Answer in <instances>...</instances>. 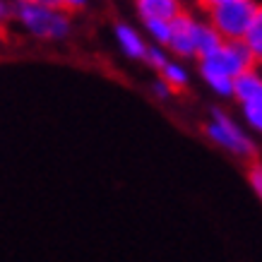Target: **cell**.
Segmentation results:
<instances>
[{
	"instance_id": "obj_1",
	"label": "cell",
	"mask_w": 262,
	"mask_h": 262,
	"mask_svg": "<svg viewBox=\"0 0 262 262\" xmlns=\"http://www.w3.org/2000/svg\"><path fill=\"white\" fill-rule=\"evenodd\" d=\"M255 56L246 41H224L214 53L200 58V75L219 96H233L236 77L255 68Z\"/></svg>"
},
{
	"instance_id": "obj_2",
	"label": "cell",
	"mask_w": 262,
	"mask_h": 262,
	"mask_svg": "<svg viewBox=\"0 0 262 262\" xmlns=\"http://www.w3.org/2000/svg\"><path fill=\"white\" fill-rule=\"evenodd\" d=\"M12 22L41 41H63L72 29L68 10L36 0H12Z\"/></svg>"
},
{
	"instance_id": "obj_3",
	"label": "cell",
	"mask_w": 262,
	"mask_h": 262,
	"mask_svg": "<svg viewBox=\"0 0 262 262\" xmlns=\"http://www.w3.org/2000/svg\"><path fill=\"white\" fill-rule=\"evenodd\" d=\"M257 10H260V5L255 0H229V3H222L207 12H209L212 27L222 34L224 41H243Z\"/></svg>"
},
{
	"instance_id": "obj_4",
	"label": "cell",
	"mask_w": 262,
	"mask_h": 262,
	"mask_svg": "<svg viewBox=\"0 0 262 262\" xmlns=\"http://www.w3.org/2000/svg\"><path fill=\"white\" fill-rule=\"evenodd\" d=\"M205 133L216 147L226 149L233 157H241V159H253L255 157V142L250 140V135L231 116H226L219 108L212 111V118L207 123Z\"/></svg>"
},
{
	"instance_id": "obj_5",
	"label": "cell",
	"mask_w": 262,
	"mask_h": 262,
	"mask_svg": "<svg viewBox=\"0 0 262 262\" xmlns=\"http://www.w3.org/2000/svg\"><path fill=\"white\" fill-rule=\"evenodd\" d=\"M171 24H173V29H171V41L166 48L176 58H198V46H195L198 17L181 12Z\"/></svg>"
},
{
	"instance_id": "obj_6",
	"label": "cell",
	"mask_w": 262,
	"mask_h": 262,
	"mask_svg": "<svg viewBox=\"0 0 262 262\" xmlns=\"http://www.w3.org/2000/svg\"><path fill=\"white\" fill-rule=\"evenodd\" d=\"M135 10L142 22H147V19L173 22L183 12V3L181 0H135Z\"/></svg>"
},
{
	"instance_id": "obj_7",
	"label": "cell",
	"mask_w": 262,
	"mask_h": 262,
	"mask_svg": "<svg viewBox=\"0 0 262 262\" xmlns=\"http://www.w3.org/2000/svg\"><path fill=\"white\" fill-rule=\"evenodd\" d=\"M113 34H116V43H118V48L125 53L127 58H133V60H144L149 43L144 41V36L137 32L135 27L120 22V24H116Z\"/></svg>"
},
{
	"instance_id": "obj_8",
	"label": "cell",
	"mask_w": 262,
	"mask_h": 262,
	"mask_svg": "<svg viewBox=\"0 0 262 262\" xmlns=\"http://www.w3.org/2000/svg\"><path fill=\"white\" fill-rule=\"evenodd\" d=\"M233 96H236V101L241 106H246V103H262V72L250 68L243 75H238L236 84H233Z\"/></svg>"
},
{
	"instance_id": "obj_9",
	"label": "cell",
	"mask_w": 262,
	"mask_h": 262,
	"mask_svg": "<svg viewBox=\"0 0 262 262\" xmlns=\"http://www.w3.org/2000/svg\"><path fill=\"white\" fill-rule=\"evenodd\" d=\"M222 43H224L222 34H219L214 27H212V22H209V19H207V22L198 19V34H195L198 58H205V56H209V53H214V51L222 46Z\"/></svg>"
},
{
	"instance_id": "obj_10",
	"label": "cell",
	"mask_w": 262,
	"mask_h": 262,
	"mask_svg": "<svg viewBox=\"0 0 262 262\" xmlns=\"http://www.w3.org/2000/svg\"><path fill=\"white\" fill-rule=\"evenodd\" d=\"M159 77L161 80H166L171 87H173V92H178V89H185L188 87V82H190V75H188V70L183 68L178 60H168L164 68L159 70Z\"/></svg>"
},
{
	"instance_id": "obj_11",
	"label": "cell",
	"mask_w": 262,
	"mask_h": 262,
	"mask_svg": "<svg viewBox=\"0 0 262 262\" xmlns=\"http://www.w3.org/2000/svg\"><path fill=\"white\" fill-rule=\"evenodd\" d=\"M248 43V48L253 51V56L257 63H262V5L260 10H257V15H255L253 24H250V29H248L246 39H243Z\"/></svg>"
},
{
	"instance_id": "obj_12",
	"label": "cell",
	"mask_w": 262,
	"mask_h": 262,
	"mask_svg": "<svg viewBox=\"0 0 262 262\" xmlns=\"http://www.w3.org/2000/svg\"><path fill=\"white\" fill-rule=\"evenodd\" d=\"M144 24V29L149 34V39L157 43V46H168V41H171V29H173V24L166 22V19H147Z\"/></svg>"
},
{
	"instance_id": "obj_13",
	"label": "cell",
	"mask_w": 262,
	"mask_h": 262,
	"mask_svg": "<svg viewBox=\"0 0 262 262\" xmlns=\"http://www.w3.org/2000/svg\"><path fill=\"white\" fill-rule=\"evenodd\" d=\"M241 111H243L248 127L262 135V103H246V106H241Z\"/></svg>"
},
{
	"instance_id": "obj_14",
	"label": "cell",
	"mask_w": 262,
	"mask_h": 262,
	"mask_svg": "<svg viewBox=\"0 0 262 262\" xmlns=\"http://www.w3.org/2000/svg\"><path fill=\"white\" fill-rule=\"evenodd\" d=\"M171 58H168V53H166V46H149L147 48V56H144V63L149 65V68H154V70H161L164 65L168 63Z\"/></svg>"
},
{
	"instance_id": "obj_15",
	"label": "cell",
	"mask_w": 262,
	"mask_h": 262,
	"mask_svg": "<svg viewBox=\"0 0 262 262\" xmlns=\"http://www.w3.org/2000/svg\"><path fill=\"white\" fill-rule=\"evenodd\" d=\"M248 183H250L255 195L262 200V164L260 161L250 164V168H248Z\"/></svg>"
},
{
	"instance_id": "obj_16",
	"label": "cell",
	"mask_w": 262,
	"mask_h": 262,
	"mask_svg": "<svg viewBox=\"0 0 262 262\" xmlns=\"http://www.w3.org/2000/svg\"><path fill=\"white\" fill-rule=\"evenodd\" d=\"M151 94L157 96V99H161V101H166L168 96L173 94V87H171L166 80H161V77H159V80L151 82Z\"/></svg>"
},
{
	"instance_id": "obj_17",
	"label": "cell",
	"mask_w": 262,
	"mask_h": 262,
	"mask_svg": "<svg viewBox=\"0 0 262 262\" xmlns=\"http://www.w3.org/2000/svg\"><path fill=\"white\" fill-rule=\"evenodd\" d=\"M58 5L65 8L68 12H75V10H82L89 5V0H58Z\"/></svg>"
},
{
	"instance_id": "obj_18",
	"label": "cell",
	"mask_w": 262,
	"mask_h": 262,
	"mask_svg": "<svg viewBox=\"0 0 262 262\" xmlns=\"http://www.w3.org/2000/svg\"><path fill=\"white\" fill-rule=\"evenodd\" d=\"M198 3L205 10H212V8H216V5H222V3H229V0H198Z\"/></svg>"
},
{
	"instance_id": "obj_19",
	"label": "cell",
	"mask_w": 262,
	"mask_h": 262,
	"mask_svg": "<svg viewBox=\"0 0 262 262\" xmlns=\"http://www.w3.org/2000/svg\"><path fill=\"white\" fill-rule=\"evenodd\" d=\"M36 3H43V5H58V0H36Z\"/></svg>"
},
{
	"instance_id": "obj_20",
	"label": "cell",
	"mask_w": 262,
	"mask_h": 262,
	"mask_svg": "<svg viewBox=\"0 0 262 262\" xmlns=\"http://www.w3.org/2000/svg\"><path fill=\"white\" fill-rule=\"evenodd\" d=\"M3 29H5V22L0 19V36H3Z\"/></svg>"
}]
</instances>
